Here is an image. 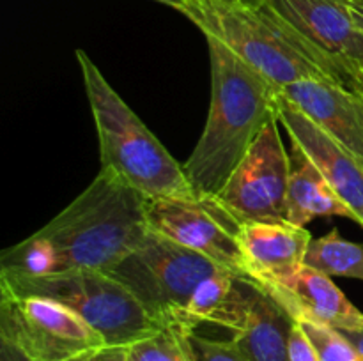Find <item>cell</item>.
Segmentation results:
<instances>
[{
    "label": "cell",
    "instance_id": "ba28073f",
    "mask_svg": "<svg viewBox=\"0 0 363 361\" xmlns=\"http://www.w3.org/2000/svg\"><path fill=\"white\" fill-rule=\"evenodd\" d=\"M279 117L269 120L216 197L236 223L287 222L291 159L284 149Z\"/></svg>",
    "mask_w": 363,
    "mask_h": 361
},
{
    "label": "cell",
    "instance_id": "7c38bea8",
    "mask_svg": "<svg viewBox=\"0 0 363 361\" xmlns=\"http://www.w3.org/2000/svg\"><path fill=\"white\" fill-rule=\"evenodd\" d=\"M259 285L296 322H312L333 329L363 328L362 311L328 275L318 269L303 264L291 275L264 280Z\"/></svg>",
    "mask_w": 363,
    "mask_h": 361
},
{
    "label": "cell",
    "instance_id": "5bb4252c",
    "mask_svg": "<svg viewBox=\"0 0 363 361\" xmlns=\"http://www.w3.org/2000/svg\"><path fill=\"white\" fill-rule=\"evenodd\" d=\"M243 253L255 282L282 278L305 264L311 232L282 223H243L238 230Z\"/></svg>",
    "mask_w": 363,
    "mask_h": 361
},
{
    "label": "cell",
    "instance_id": "30bf717a",
    "mask_svg": "<svg viewBox=\"0 0 363 361\" xmlns=\"http://www.w3.org/2000/svg\"><path fill=\"white\" fill-rule=\"evenodd\" d=\"M264 6L335 64L363 94V34L346 0H266Z\"/></svg>",
    "mask_w": 363,
    "mask_h": 361
},
{
    "label": "cell",
    "instance_id": "ffe728a7",
    "mask_svg": "<svg viewBox=\"0 0 363 361\" xmlns=\"http://www.w3.org/2000/svg\"><path fill=\"white\" fill-rule=\"evenodd\" d=\"M298 324L307 333L321 361H363V354L339 329L312 324V322H298Z\"/></svg>",
    "mask_w": 363,
    "mask_h": 361
},
{
    "label": "cell",
    "instance_id": "8fae6325",
    "mask_svg": "<svg viewBox=\"0 0 363 361\" xmlns=\"http://www.w3.org/2000/svg\"><path fill=\"white\" fill-rule=\"evenodd\" d=\"M279 120L289 133L291 142L300 145L318 165L325 179L347 205L351 216L363 227V161L307 115L279 94Z\"/></svg>",
    "mask_w": 363,
    "mask_h": 361
},
{
    "label": "cell",
    "instance_id": "d6986e66",
    "mask_svg": "<svg viewBox=\"0 0 363 361\" xmlns=\"http://www.w3.org/2000/svg\"><path fill=\"white\" fill-rule=\"evenodd\" d=\"M191 329L179 322L167 324L155 335L131 343L126 361H194L188 336Z\"/></svg>",
    "mask_w": 363,
    "mask_h": 361
},
{
    "label": "cell",
    "instance_id": "4fadbf2b",
    "mask_svg": "<svg viewBox=\"0 0 363 361\" xmlns=\"http://www.w3.org/2000/svg\"><path fill=\"white\" fill-rule=\"evenodd\" d=\"M280 94L363 161V94L323 78L294 81Z\"/></svg>",
    "mask_w": 363,
    "mask_h": 361
},
{
    "label": "cell",
    "instance_id": "7402d4cb",
    "mask_svg": "<svg viewBox=\"0 0 363 361\" xmlns=\"http://www.w3.org/2000/svg\"><path fill=\"white\" fill-rule=\"evenodd\" d=\"M289 356L291 361H321L315 347L312 345L311 338L303 331L300 324H294L289 340Z\"/></svg>",
    "mask_w": 363,
    "mask_h": 361
},
{
    "label": "cell",
    "instance_id": "83f0119b",
    "mask_svg": "<svg viewBox=\"0 0 363 361\" xmlns=\"http://www.w3.org/2000/svg\"><path fill=\"white\" fill-rule=\"evenodd\" d=\"M362 81H363V74H362Z\"/></svg>",
    "mask_w": 363,
    "mask_h": 361
},
{
    "label": "cell",
    "instance_id": "484cf974",
    "mask_svg": "<svg viewBox=\"0 0 363 361\" xmlns=\"http://www.w3.org/2000/svg\"><path fill=\"white\" fill-rule=\"evenodd\" d=\"M354 347L363 354V328L360 329H339Z\"/></svg>",
    "mask_w": 363,
    "mask_h": 361
},
{
    "label": "cell",
    "instance_id": "5b68a950",
    "mask_svg": "<svg viewBox=\"0 0 363 361\" xmlns=\"http://www.w3.org/2000/svg\"><path fill=\"white\" fill-rule=\"evenodd\" d=\"M0 289L64 304L87 322L106 347H130L165 328L119 280L98 269H73L46 276L0 275Z\"/></svg>",
    "mask_w": 363,
    "mask_h": 361
},
{
    "label": "cell",
    "instance_id": "9c48e42d",
    "mask_svg": "<svg viewBox=\"0 0 363 361\" xmlns=\"http://www.w3.org/2000/svg\"><path fill=\"white\" fill-rule=\"evenodd\" d=\"M147 225L152 232L199 251L222 269L254 280L238 239L240 223L213 198H149Z\"/></svg>",
    "mask_w": 363,
    "mask_h": 361
},
{
    "label": "cell",
    "instance_id": "d4e9b609",
    "mask_svg": "<svg viewBox=\"0 0 363 361\" xmlns=\"http://www.w3.org/2000/svg\"><path fill=\"white\" fill-rule=\"evenodd\" d=\"M347 7H350L351 14L354 18V23L360 28L363 34V0H346Z\"/></svg>",
    "mask_w": 363,
    "mask_h": 361
},
{
    "label": "cell",
    "instance_id": "277c9868",
    "mask_svg": "<svg viewBox=\"0 0 363 361\" xmlns=\"http://www.w3.org/2000/svg\"><path fill=\"white\" fill-rule=\"evenodd\" d=\"M77 59L98 131L99 170L147 198H199L183 165L113 91L91 57L77 50Z\"/></svg>",
    "mask_w": 363,
    "mask_h": 361
},
{
    "label": "cell",
    "instance_id": "e0dca14e",
    "mask_svg": "<svg viewBox=\"0 0 363 361\" xmlns=\"http://www.w3.org/2000/svg\"><path fill=\"white\" fill-rule=\"evenodd\" d=\"M293 144V142H291ZM287 188V222L305 227L319 216H344L353 219L347 205L337 197L333 188L300 145L293 144Z\"/></svg>",
    "mask_w": 363,
    "mask_h": 361
},
{
    "label": "cell",
    "instance_id": "cb8c5ba5",
    "mask_svg": "<svg viewBox=\"0 0 363 361\" xmlns=\"http://www.w3.org/2000/svg\"><path fill=\"white\" fill-rule=\"evenodd\" d=\"M0 361H32L23 350L13 342L0 338Z\"/></svg>",
    "mask_w": 363,
    "mask_h": 361
},
{
    "label": "cell",
    "instance_id": "2e32d148",
    "mask_svg": "<svg viewBox=\"0 0 363 361\" xmlns=\"http://www.w3.org/2000/svg\"><path fill=\"white\" fill-rule=\"evenodd\" d=\"M294 321L261 285H255L247 317L233 340L252 361H291L289 340Z\"/></svg>",
    "mask_w": 363,
    "mask_h": 361
},
{
    "label": "cell",
    "instance_id": "9a60e30c",
    "mask_svg": "<svg viewBox=\"0 0 363 361\" xmlns=\"http://www.w3.org/2000/svg\"><path fill=\"white\" fill-rule=\"evenodd\" d=\"M257 282L243 278L227 269H218L204 280L191 294L177 322L195 329L201 324L222 326L238 331L247 317Z\"/></svg>",
    "mask_w": 363,
    "mask_h": 361
},
{
    "label": "cell",
    "instance_id": "8992f818",
    "mask_svg": "<svg viewBox=\"0 0 363 361\" xmlns=\"http://www.w3.org/2000/svg\"><path fill=\"white\" fill-rule=\"evenodd\" d=\"M222 269L199 251L149 230L144 241L106 271L162 326L177 322L194 290Z\"/></svg>",
    "mask_w": 363,
    "mask_h": 361
},
{
    "label": "cell",
    "instance_id": "4316f807",
    "mask_svg": "<svg viewBox=\"0 0 363 361\" xmlns=\"http://www.w3.org/2000/svg\"><path fill=\"white\" fill-rule=\"evenodd\" d=\"M155 2H160L163 4V6H169V7H174L176 11H181L188 2H190V0H155Z\"/></svg>",
    "mask_w": 363,
    "mask_h": 361
},
{
    "label": "cell",
    "instance_id": "44dd1931",
    "mask_svg": "<svg viewBox=\"0 0 363 361\" xmlns=\"http://www.w3.org/2000/svg\"><path fill=\"white\" fill-rule=\"evenodd\" d=\"M188 342L194 361H252L233 338L213 340L191 331Z\"/></svg>",
    "mask_w": 363,
    "mask_h": 361
},
{
    "label": "cell",
    "instance_id": "603a6c76",
    "mask_svg": "<svg viewBox=\"0 0 363 361\" xmlns=\"http://www.w3.org/2000/svg\"><path fill=\"white\" fill-rule=\"evenodd\" d=\"M126 349L128 347H103L80 361H126Z\"/></svg>",
    "mask_w": 363,
    "mask_h": 361
},
{
    "label": "cell",
    "instance_id": "7a4b0ae2",
    "mask_svg": "<svg viewBox=\"0 0 363 361\" xmlns=\"http://www.w3.org/2000/svg\"><path fill=\"white\" fill-rule=\"evenodd\" d=\"M149 198L103 172L35 232L55 258V273L73 269L110 271L149 232Z\"/></svg>",
    "mask_w": 363,
    "mask_h": 361
},
{
    "label": "cell",
    "instance_id": "52a82bcc",
    "mask_svg": "<svg viewBox=\"0 0 363 361\" xmlns=\"http://www.w3.org/2000/svg\"><path fill=\"white\" fill-rule=\"evenodd\" d=\"M0 338L32 361H80L106 347L74 311L53 299L16 296L0 289Z\"/></svg>",
    "mask_w": 363,
    "mask_h": 361
},
{
    "label": "cell",
    "instance_id": "6da1fadb",
    "mask_svg": "<svg viewBox=\"0 0 363 361\" xmlns=\"http://www.w3.org/2000/svg\"><path fill=\"white\" fill-rule=\"evenodd\" d=\"M211 60V103L204 131L184 173L199 198L220 193L262 127L279 117L282 88L241 60L233 50L206 38Z\"/></svg>",
    "mask_w": 363,
    "mask_h": 361
},
{
    "label": "cell",
    "instance_id": "ac0fdd59",
    "mask_svg": "<svg viewBox=\"0 0 363 361\" xmlns=\"http://www.w3.org/2000/svg\"><path fill=\"white\" fill-rule=\"evenodd\" d=\"M305 265L328 276L363 280V243H351L333 229L312 239L305 255Z\"/></svg>",
    "mask_w": 363,
    "mask_h": 361
},
{
    "label": "cell",
    "instance_id": "3957f363",
    "mask_svg": "<svg viewBox=\"0 0 363 361\" xmlns=\"http://www.w3.org/2000/svg\"><path fill=\"white\" fill-rule=\"evenodd\" d=\"M179 13L197 25L206 38L225 45L279 88L307 78H323L357 91L335 64L315 52L269 7L190 0Z\"/></svg>",
    "mask_w": 363,
    "mask_h": 361
}]
</instances>
